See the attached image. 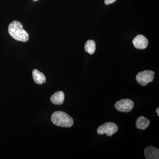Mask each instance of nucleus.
<instances>
[{"mask_svg":"<svg viewBox=\"0 0 159 159\" xmlns=\"http://www.w3.org/2000/svg\"><path fill=\"white\" fill-rule=\"evenodd\" d=\"M9 34L16 40L26 42L29 39V35L23 28L20 22L18 21H13L10 23L8 29Z\"/></svg>","mask_w":159,"mask_h":159,"instance_id":"1","label":"nucleus"},{"mask_svg":"<svg viewBox=\"0 0 159 159\" xmlns=\"http://www.w3.org/2000/svg\"><path fill=\"white\" fill-rule=\"evenodd\" d=\"M51 120L53 124L60 127L69 128L74 124V120L72 117L61 111H56L53 113Z\"/></svg>","mask_w":159,"mask_h":159,"instance_id":"2","label":"nucleus"},{"mask_svg":"<svg viewBox=\"0 0 159 159\" xmlns=\"http://www.w3.org/2000/svg\"><path fill=\"white\" fill-rule=\"evenodd\" d=\"M154 74V72L151 70H145L139 72L136 77L137 82L140 85L145 86L149 83L153 81Z\"/></svg>","mask_w":159,"mask_h":159,"instance_id":"3","label":"nucleus"},{"mask_svg":"<svg viewBox=\"0 0 159 159\" xmlns=\"http://www.w3.org/2000/svg\"><path fill=\"white\" fill-rule=\"evenodd\" d=\"M118 127L116 123L107 122L99 126L97 129V133L99 135L106 134L107 136L111 137L118 131Z\"/></svg>","mask_w":159,"mask_h":159,"instance_id":"4","label":"nucleus"},{"mask_svg":"<svg viewBox=\"0 0 159 159\" xmlns=\"http://www.w3.org/2000/svg\"><path fill=\"white\" fill-rule=\"evenodd\" d=\"M134 103L130 99H122L116 102L115 108L122 112H129L133 108Z\"/></svg>","mask_w":159,"mask_h":159,"instance_id":"5","label":"nucleus"},{"mask_svg":"<svg viewBox=\"0 0 159 159\" xmlns=\"http://www.w3.org/2000/svg\"><path fill=\"white\" fill-rule=\"evenodd\" d=\"M133 43L136 48L142 50L148 47V42L145 36L142 34H139L134 38Z\"/></svg>","mask_w":159,"mask_h":159,"instance_id":"6","label":"nucleus"},{"mask_svg":"<svg viewBox=\"0 0 159 159\" xmlns=\"http://www.w3.org/2000/svg\"><path fill=\"white\" fill-rule=\"evenodd\" d=\"M144 155L146 159H159V149L153 146H148L145 148Z\"/></svg>","mask_w":159,"mask_h":159,"instance_id":"7","label":"nucleus"},{"mask_svg":"<svg viewBox=\"0 0 159 159\" xmlns=\"http://www.w3.org/2000/svg\"><path fill=\"white\" fill-rule=\"evenodd\" d=\"M65 99L64 93L61 91H57L51 97V102L56 105H61Z\"/></svg>","mask_w":159,"mask_h":159,"instance_id":"8","label":"nucleus"},{"mask_svg":"<svg viewBox=\"0 0 159 159\" xmlns=\"http://www.w3.org/2000/svg\"><path fill=\"white\" fill-rule=\"evenodd\" d=\"M32 76L34 82L37 84H42L46 82V79L44 74L36 69H34L32 71Z\"/></svg>","mask_w":159,"mask_h":159,"instance_id":"9","label":"nucleus"},{"mask_svg":"<svg viewBox=\"0 0 159 159\" xmlns=\"http://www.w3.org/2000/svg\"><path fill=\"white\" fill-rule=\"evenodd\" d=\"M150 121L144 116H140L137 119L136 122V126L139 129L145 130L148 128L150 124Z\"/></svg>","mask_w":159,"mask_h":159,"instance_id":"10","label":"nucleus"},{"mask_svg":"<svg viewBox=\"0 0 159 159\" xmlns=\"http://www.w3.org/2000/svg\"><path fill=\"white\" fill-rule=\"evenodd\" d=\"M96 43L94 41L89 40L85 43L84 49L86 52H87L89 54H93L96 51Z\"/></svg>","mask_w":159,"mask_h":159,"instance_id":"11","label":"nucleus"},{"mask_svg":"<svg viewBox=\"0 0 159 159\" xmlns=\"http://www.w3.org/2000/svg\"><path fill=\"white\" fill-rule=\"evenodd\" d=\"M116 1V0H105L104 3H105L106 5H108L110 4H112Z\"/></svg>","mask_w":159,"mask_h":159,"instance_id":"12","label":"nucleus"},{"mask_svg":"<svg viewBox=\"0 0 159 159\" xmlns=\"http://www.w3.org/2000/svg\"><path fill=\"white\" fill-rule=\"evenodd\" d=\"M156 112L157 113V114L158 116H159V107H158V108L157 109Z\"/></svg>","mask_w":159,"mask_h":159,"instance_id":"13","label":"nucleus"},{"mask_svg":"<svg viewBox=\"0 0 159 159\" xmlns=\"http://www.w3.org/2000/svg\"><path fill=\"white\" fill-rule=\"evenodd\" d=\"M34 1H37V0H34Z\"/></svg>","mask_w":159,"mask_h":159,"instance_id":"14","label":"nucleus"}]
</instances>
